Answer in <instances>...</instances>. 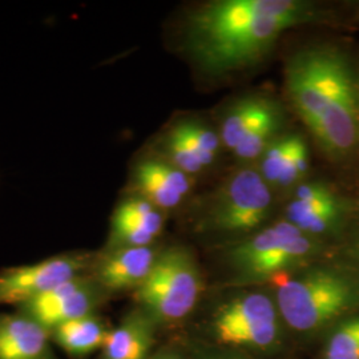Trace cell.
<instances>
[{
    "label": "cell",
    "instance_id": "cell-22",
    "mask_svg": "<svg viewBox=\"0 0 359 359\" xmlns=\"http://www.w3.org/2000/svg\"><path fill=\"white\" fill-rule=\"evenodd\" d=\"M294 139L295 133L278 136L259 157V175L269 184V187L278 185L292 154Z\"/></svg>",
    "mask_w": 359,
    "mask_h": 359
},
{
    "label": "cell",
    "instance_id": "cell-25",
    "mask_svg": "<svg viewBox=\"0 0 359 359\" xmlns=\"http://www.w3.org/2000/svg\"><path fill=\"white\" fill-rule=\"evenodd\" d=\"M149 359H185L184 357H181L175 351H163V353H158V354H154Z\"/></svg>",
    "mask_w": 359,
    "mask_h": 359
},
{
    "label": "cell",
    "instance_id": "cell-2",
    "mask_svg": "<svg viewBox=\"0 0 359 359\" xmlns=\"http://www.w3.org/2000/svg\"><path fill=\"white\" fill-rule=\"evenodd\" d=\"M276 302L287 329L299 335L318 333L359 304V281L344 270L311 266L286 276Z\"/></svg>",
    "mask_w": 359,
    "mask_h": 359
},
{
    "label": "cell",
    "instance_id": "cell-10",
    "mask_svg": "<svg viewBox=\"0 0 359 359\" xmlns=\"http://www.w3.org/2000/svg\"><path fill=\"white\" fill-rule=\"evenodd\" d=\"M341 196L321 181L301 182L285 209L286 221L305 234L318 236L333 231L346 212Z\"/></svg>",
    "mask_w": 359,
    "mask_h": 359
},
{
    "label": "cell",
    "instance_id": "cell-24",
    "mask_svg": "<svg viewBox=\"0 0 359 359\" xmlns=\"http://www.w3.org/2000/svg\"><path fill=\"white\" fill-rule=\"evenodd\" d=\"M197 359H248L236 351H201Z\"/></svg>",
    "mask_w": 359,
    "mask_h": 359
},
{
    "label": "cell",
    "instance_id": "cell-1",
    "mask_svg": "<svg viewBox=\"0 0 359 359\" xmlns=\"http://www.w3.org/2000/svg\"><path fill=\"white\" fill-rule=\"evenodd\" d=\"M318 16L304 0L210 1L189 15L185 47L205 74L225 75L256 65L286 29Z\"/></svg>",
    "mask_w": 359,
    "mask_h": 359
},
{
    "label": "cell",
    "instance_id": "cell-17",
    "mask_svg": "<svg viewBox=\"0 0 359 359\" xmlns=\"http://www.w3.org/2000/svg\"><path fill=\"white\" fill-rule=\"evenodd\" d=\"M283 127V112L280 109L257 124L233 149V154L241 161H253L259 158L270 144L280 136Z\"/></svg>",
    "mask_w": 359,
    "mask_h": 359
},
{
    "label": "cell",
    "instance_id": "cell-23",
    "mask_svg": "<svg viewBox=\"0 0 359 359\" xmlns=\"http://www.w3.org/2000/svg\"><path fill=\"white\" fill-rule=\"evenodd\" d=\"M309 165V148L305 139L299 135H295L294 144L292 154L289 157L287 165L283 170V176L277 187L289 188L293 185H299L301 181L308 173Z\"/></svg>",
    "mask_w": 359,
    "mask_h": 359
},
{
    "label": "cell",
    "instance_id": "cell-5",
    "mask_svg": "<svg viewBox=\"0 0 359 359\" xmlns=\"http://www.w3.org/2000/svg\"><path fill=\"white\" fill-rule=\"evenodd\" d=\"M201 290V274L191 250L170 246L157 255L148 278L133 297L137 308L158 326L187 318L196 308Z\"/></svg>",
    "mask_w": 359,
    "mask_h": 359
},
{
    "label": "cell",
    "instance_id": "cell-11",
    "mask_svg": "<svg viewBox=\"0 0 359 359\" xmlns=\"http://www.w3.org/2000/svg\"><path fill=\"white\" fill-rule=\"evenodd\" d=\"M157 255L152 246L116 248L96 264L93 280L107 292H135L148 278Z\"/></svg>",
    "mask_w": 359,
    "mask_h": 359
},
{
    "label": "cell",
    "instance_id": "cell-26",
    "mask_svg": "<svg viewBox=\"0 0 359 359\" xmlns=\"http://www.w3.org/2000/svg\"><path fill=\"white\" fill-rule=\"evenodd\" d=\"M355 255H357V257L359 258V237L358 241H357V245H355Z\"/></svg>",
    "mask_w": 359,
    "mask_h": 359
},
{
    "label": "cell",
    "instance_id": "cell-8",
    "mask_svg": "<svg viewBox=\"0 0 359 359\" xmlns=\"http://www.w3.org/2000/svg\"><path fill=\"white\" fill-rule=\"evenodd\" d=\"M87 255L68 253L0 271V306H23L90 269Z\"/></svg>",
    "mask_w": 359,
    "mask_h": 359
},
{
    "label": "cell",
    "instance_id": "cell-6",
    "mask_svg": "<svg viewBox=\"0 0 359 359\" xmlns=\"http://www.w3.org/2000/svg\"><path fill=\"white\" fill-rule=\"evenodd\" d=\"M346 56L332 47H311L289 59L285 84L295 112L310 130L346 77L353 75Z\"/></svg>",
    "mask_w": 359,
    "mask_h": 359
},
{
    "label": "cell",
    "instance_id": "cell-15",
    "mask_svg": "<svg viewBox=\"0 0 359 359\" xmlns=\"http://www.w3.org/2000/svg\"><path fill=\"white\" fill-rule=\"evenodd\" d=\"M111 326L96 313L56 326L51 334L53 345L72 359L87 358L100 351Z\"/></svg>",
    "mask_w": 359,
    "mask_h": 359
},
{
    "label": "cell",
    "instance_id": "cell-13",
    "mask_svg": "<svg viewBox=\"0 0 359 359\" xmlns=\"http://www.w3.org/2000/svg\"><path fill=\"white\" fill-rule=\"evenodd\" d=\"M135 181L142 198L160 210L179 205L192 187L189 175L169 164L167 160L154 158L137 165Z\"/></svg>",
    "mask_w": 359,
    "mask_h": 359
},
{
    "label": "cell",
    "instance_id": "cell-18",
    "mask_svg": "<svg viewBox=\"0 0 359 359\" xmlns=\"http://www.w3.org/2000/svg\"><path fill=\"white\" fill-rule=\"evenodd\" d=\"M112 222H123L139 226L157 237L164 228V216L158 208L140 197L126 200L116 209Z\"/></svg>",
    "mask_w": 359,
    "mask_h": 359
},
{
    "label": "cell",
    "instance_id": "cell-20",
    "mask_svg": "<svg viewBox=\"0 0 359 359\" xmlns=\"http://www.w3.org/2000/svg\"><path fill=\"white\" fill-rule=\"evenodd\" d=\"M164 149L169 164L179 168L187 175H196L205 169V164L201 157L194 151L192 144L180 132L175 126L168 132L164 140Z\"/></svg>",
    "mask_w": 359,
    "mask_h": 359
},
{
    "label": "cell",
    "instance_id": "cell-4",
    "mask_svg": "<svg viewBox=\"0 0 359 359\" xmlns=\"http://www.w3.org/2000/svg\"><path fill=\"white\" fill-rule=\"evenodd\" d=\"M285 327L276 298L259 290L228 298L209 322L212 337L219 345L256 354L277 353L283 345Z\"/></svg>",
    "mask_w": 359,
    "mask_h": 359
},
{
    "label": "cell",
    "instance_id": "cell-3",
    "mask_svg": "<svg viewBox=\"0 0 359 359\" xmlns=\"http://www.w3.org/2000/svg\"><path fill=\"white\" fill-rule=\"evenodd\" d=\"M321 252L318 238L305 234L285 219L233 246L228 259L237 274V283H255L304 269Z\"/></svg>",
    "mask_w": 359,
    "mask_h": 359
},
{
    "label": "cell",
    "instance_id": "cell-21",
    "mask_svg": "<svg viewBox=\"0 0 359 359\" xmlns=\"http://www.w3.org/2000/svg\"><path fill=\"white\" fill-rule=\"evenodd\" d=\"M180 132L192 144L194 151L201 157L205 167H210L217 158L221 139L218 132L209 128L204 123L196 120H185L176 124Z\"/></svg>",
    "mask_w": 359,
    "mask_h": 359
},
{
    "label": "cell",
    "instance_id": "cell-14",
    "mask_svg": "<svg viewBox=\"0 0 359 359\" xmlns=\"http://www.w3.org/2000/svg\"><path fill=\"white\" fill-rule=\"evenodd\" d=\"M152 318L137 308L108 334L99 359H149L156 341Z\"/></svg>",
    "mask_w": 359,
    "mask_h": 359
},
{
    "label": "cell",
    "instance_id": "cell-7",
    "mask_svg": "<svg viewBox=\"0 0 359 359\" xmlns=\"http://www.w3.org/2000/svg\"><path fill=\"white\" fill-rule=\"evenodd\" d=\"M273 209L269 184L259 172L241 169L224 184L206 205L204 229L225 234H246L266 222Z\"/></svg>",
    "mask_w": 359,
    "mask_h": 359
},
{
    "label": "cell",
    "instance_id": "cell-16",
    "mask_svg": "<svg viewBox=\"0 0 359 359\" xmlns=\"http://www.w3.org/2000/svg\"><path fill=\"white\" fill-rule=\"evenodd\" d=\"M280 104L264 96H246L231 104L219 124L221 142L233 151L262 120L280 111Z\"/></svg>",
    "mask_w": 359,
    "mask_h": 359
},
{
    "label": "cell",
    "instance_id": "cell-12",
    "mask_svg": "<svg viewBox=\"0 0 359 359\" xmlns=\"http://www.w3.org/2000/svg\"><path fill=\"white\" fill-rule=\"evenodd\" d=\"M0 359H60L51 334L23 313H0Z\"/></svg>",
    "mask_w": 359,
    "mask_h": 359
},
{
    "label": "cell",
    "instance_id": "cell-27",
    "mask_svg": "<svg viewBox=\"0 0 359 359\" xmlns=\"http://www.w3.org/2000/svg\"><path fill=\"white\" fill-rule=\"evenodd\" d=\"M357 87H358V99H359V75L357 77Z\"/></svg>",
    "mask_w": 359,
    "mask_h": 359
},
{
    "label": "cell",
    "instance_id": "cell-9",
    "mask_svg": "<svg viewBox=\"0 0 359 359\" xmlns=\"http://www.w3.org/2000/svg\"><path fill=\"white\" fill-rule=\"evenodd\" d=\"M102 290L93 278L83 274L20 306L19 311L51 332L65 322L96 314Z\"/></svg>",
    "mask_w": 359,
    "mask_h": 359
},
{
    "label": "cell",
    "instance_id": "cell-19",
    "mask_svg": "<svg viewBox=\"0 0 359 359\" xmlns=\"http://www.w3.org/2000/svg\"><path fill=\"white\" fill-rule=\"evenodd\" d=\"M322 359H359V316L334 327L326 339Z\"/></svg>",
    "mask_w": 359,
    "mask_h": 359
}]
</instances>
